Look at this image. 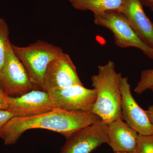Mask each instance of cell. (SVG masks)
<instances>
[{"instance_id": "cell-2", "label": "cell", "mask_w": 153, "mask_h": 153, "mask_svg": "<svg viewBox=\"0 0 153 153\" xmlns=\"http://www.w3.org/2000/svg\"><path fill=\"white\" fill-rule=\"evenodd\" d=\"M98 73L91 76L92 86L97 91V98L92 112L108 124L121 117V94L120 73L115 70L113 61L108 60L98 66Z\"/></svg>"}, {"instance_id": "cell-6", "label": "cell", "mask_w": 153, "mask_h": 153, "mask_svg": "<svg viewBox=\"0 0 153 153\" xmlns=\"http://www.w3.org/2000/svg\"><path fill=\"white\" fill-rule=\"evenodd\" d=\"M108 124L100 120L74 131L68 137L60 153H91L108 143Z\"/></svg>"}, {"instance_id": "cell-19", "label": "cell", "mask_w": 153, "mask_h": 153, "mask_svg": "<svg viewBox=\"0 0 153 153\" xmlns=\"http://www.w3.org/2000/svg\"><path fill=\"white\" fill-rule=\"evenodd\" d=\"M143 6L149 8L153 11V0H141Z\"/></svg>"}, {"instance_id": "cell-15", "label": "cell", "mask_w": 153, "mask_h": 153, "mask_svg": "<svg viewBox=\"0 0 153 153\" xmlns=\"http://www.w3.org/2000/svg\"><path fill=\"white\" fill-rule=\"evenodd\" d=\"M39 114L32 111L25 110H0V137L2 130L11 119L16 117H25Z\"/></svg>"}, {"instance_id": "cell-3", "label": "cell", "mask_w": 153, "mask_h": 153, "mask_svg": "<svg viewBox=\"0 0 153 153\" xmlns=\"http://www.w3.org/2000/svg\"><path fill=\"white\" fill-rule=\"evenodd\" d=\"M14 53L27 69L35 86L43 90V82L49 63L63 52L60 47L38 41L25 47L12 44Z\"/></svg>"}, {"instance_id": "cell-13", "label": "cell", "mask_w": 153, "mask_h": 153, "mask_svg": "<svg viewBox=\"0 0 153 153\" xmlns=\"http://www.w3.org/2000/svg\"><path fill=\"white\" fill-rule=\"evenodd\" d=\"M77 10L90 11L94 15L108 11H118L123 0H67Z\"/></svg>"}, {"instance_id": "cell-10", "label": "cell", "mask_w": 153, "mask_h": 153, "mask_svg": "<svg viewBox=\"0 0 153 153\" xmlns=\"http://www.w3.org/2000/svg\"><path fill=\"white\" fill-rule=\"evenodd\" d=\"M141 0H123L119 12L140 39L153 49V23L145 13Z\"/></svg>"}, {"instance_id": "cell-8", "label": "cell", "mask_w": 153, "mask_h": 153, "mask_svg": "<svg viewBox=\"0 0 153 153\" xmlns=\"http://www.w3.org/2000/svg\"><path fill=\"white\" fill-rule=\"evenodd\" d=\"M76 85L83 84L79 79L71 57L63 52L47 66L44 76L43 90L48 92Z\"/></svg>"}, {"instance_id": "cell-9", "label": "cell", "mask_w": 153, "mask_h": 153, "mask_svg": "<svg viewBox=\"0 0 153 153\" xmlns=\"http://www.w3.org/2000/svg\"><path fill=\"white\" fill-rule=\"evenodd\" d=\"M120 89L121 118L139 134H153V125L146 110L140 107L132 95L131 86L127 77L121 78Z\"/></svg>"}, {"instance_id": "cell-18", "label": "cell", "mask_w": 153, "mask_h": 153, "mask_svg": "<svg viewBox=\"0 0 153 153\" xmlns=\"http://www.w3.org/2000/svg\"><path fill=\"white\" fill-rule=\"evenodd\" d=\"M9 108V96L0 86V110H8Z\"/></svg>"}, {"instance_id": "cell-20", "label": "cell", "mask_w": 153, "mask_h": 153, "mask_svg": "<svg viewBox=\"0 0 153 153\" xmlns=\"http://www.w3.org/2000/svg\"><path fill=\"white\" fill-rule=\"evenodd\" d=\"M146 112L151 123L153 125V105L149 107L147 110L146 111Z\"/></svg>"}, {"instance_id": "cell-22", "label": "cell", "mask_w": 153, "mask_h": 153, "mask_svg": "<svg viewBox=\"0 0 153 153\" xmlns=\"http://www.w3.org/2000/svg\"><path fill=\"white\" fill-rule=\"evenodd\" d=\"M150 90H152V91H153V87L152 88H151Z\"/></svg>"}, {"instance_id": "cell-11", "label": "cell", "mask_w": 153, "mask_h": 153, "mask_svg": "<svg viewBox=\"0 0 153 153\" xmlns=\"http://www.w3.org/2000/svg\"><path fill=\"white\" fill-rule=\"evenodd\" d=\"M139 134L121 118L108 124V143L114 153L133 152Z\"/></svg>"}, {"instance_id": "cell-17", "label": "cell", "mask_w": 153, "mask_h": 153, "mask_svg": "<svg viewBox=\"0 0 153 153\" xmlns=\"http://www.w3.org/2000/svg\"><path fill=\"white\" fill-rule=\"evenodd\" d=\"M133 153H153V134L148 135L139 134Z\"/></svg>"}, {"instance_id": "cell-1", "label": "cell", "mask_w": 153, "mask_h": 153, "mask_svg": "<svg viewBox=\"0 0 153 153\" xmlns=\"http://www.w3.org/2000/svg\"><path fill=\"white\" fill-rule=\"evenodd\" d=\"M100 120L93 112L69 111L55 108L35 115L13 118L4 126L0 138L6 145L14 144L25 131L33 129L48 130L67 138L79 129Z\"/></svg>"}, {"instance_id": "cell-12", "label": "cell", "mask_w": 153, "mask_h": 153, "mask_svg": "<svg viewBox=\"0 0 153 153\" xmlns=\"http://www.w3.org/2000/svg\"><path fill=\"white\" fill-rule=\"evenodd\" d=\"M9 101L10 110H25L41 114L55 108L48 92L38 89L18 97L9 96Z\"/></svg>"}, {"instance_id": "cell-5", "label": "cell", "mask_w": 153, "mask_h": 153, "mask_svg": "<svg viewBox=\"0 0 153 153\" xmlns=\"http://www.w3.org/2000/svg\"><path fill=\"white\" fill-rule=\"evenodd\" d=\"M0 86L6 94L18 97L35 89L29 73L9 45L5 61L0 70Z\"/></svg>"}, {"instance_id": "cell-7", "label": "cell", "mask_w": 153, "mask_h": 153, "mask_svg": "<svg viewBox=\"0 0 153 153\" xmlns=\"http://www.w3.org/2000/svg\"><path fill=\"white\" fill-rule=\"evenodd\" d=\"M55 108L69 111L92 112L97 98V91L83 85L48 91Z\"/></svg>"}, {"instance_id": "cell-16", "label": "cell", "mask_w": 153, "mask_h": 153, "mask_svg": "<svg viewBox=\"0 0 153 153\" xmlns=\"http://www.w3.org/2000/svg\"><path fill=\"white\" fill-rule=\"evenodd\" d=\"M153 87V69L143 71L140 79L134 88V91L138 94H142L146 91Z\"/></svg>"}, {"instance_id": "cell-21", "label": "cell", "mask_w": 153, "mask_h": 153, "mask_svg": "<svg viewBox=\"0 0 153 153\" xmlns=\"http://www.w3.org/2000/svg\"><path fill=\"white\" fill-rule=\"evenodd\" d=\"M133 153V152H129V153H128V152H116V153Z\"/></svg>"}, {"instance_id": "cell-4", "label": "cell", "mask_w": 153, "mask_h": 153, "mask_svg": "<svg viewBox=\"0 0 153 153\" xmlns=\"http://www.w3.org/2000/svg\"><path fill=\"white\" fill-rule=\"evenodd\" d=\"M96 25L106 28L112 33L115 44L122 48L135 47L149 58L153 59V49L145 44L134 31L124 16L118 11H108L94 15Z\"/></svg>"}, {"instance_id": "cell-14", "label": "cell", "mask_w": 153, "mask_h": 153, "mask_svg": "<svg viewBox=\"0 0 153 153\" xmlns=\"http://www.w3.org/2000/svg\"><path fill=\"white\" fill-rule=\"evenodd\" d=\"M10 31L5 20L0 18V70L4 66L9 45Z\"/></svg>"}]
</instances>
